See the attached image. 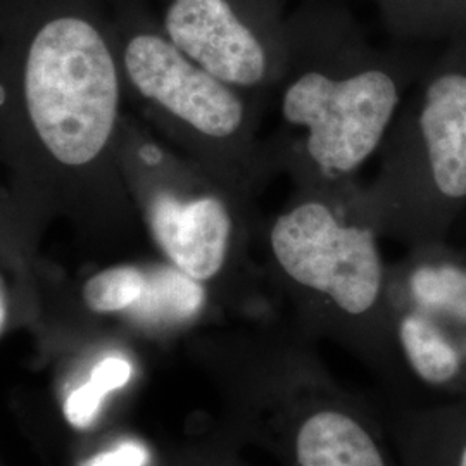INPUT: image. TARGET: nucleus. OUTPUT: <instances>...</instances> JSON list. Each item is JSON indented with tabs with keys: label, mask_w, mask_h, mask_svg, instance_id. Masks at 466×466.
<instances>
[{
	"label": "nucleus",
	"mask_w": 466,
	"mask_h": 466,
	"mask_svg": "<svg viewBox=\"0 0 466 466\" xmlns=\"http://www.w3.org/2000/svg\"><path fill=\"white\" fill-rule=\"evenodd\" d=\"M109 0H0V171L23 249L56 221L140 225L119 169L127 111Z\"/></svg>",
	"instance_id": "f257e3e1"
},
{
	"label": "nucleus",
	"mask_w": 466,
	"mask_h": 466,
	"mask_svg": "<svg viewBox=\"0 0 466 466\" xmlns=\"http://www.w3.org/2000/svg\"><path fill=\"white\" fill-rule=\"evenodd\" d=\"M287 28L289 63L279 84L283 134L273 157L298 188L354 182L400 115L410 65L368 46L333 11H299Z\"/></svg>",
	"instance_id": "f03ea898"
},
{
	"label": "nucleus",
	"mask_w": 466,
	"mask_h": 466,
	"mask_svg": "<svg viewBox=\"0 0 466 466\" xmlns=\"http://www.w3.org/2000/svg\"><path fill=\"white\" fill-rule=\"evenodd\" d=\"M367 188H298L268 228L271 273L304 330L329 337L387 377V280Z\"/></svg>",
	"instance_id": "7ed1b4c3"
},
{
	"label": "nucleus",
	"mask_w": 466,
	"mask_h": 466,
	"mask_svg": "<svg viewBox=\"0 0 466 466\" xmlns=\"http://www.w3.org/2000/svg\"><path fill=\"white\" fill-rule=\"evenodd\" d=\"M227 387L248 442L283 466H400L382 413L337 382L300 339L235 340Z\"/></svg>",
	"instance_id": "20e7f679"
},
{
	"label": "nucleus",
	"mask_w": 466,
	"mask_h": 466,
	"mask_svg": "<svg viewBox=\"0 0 466 466\" xmlns=\"http://www.w3.org/2000/svg\"><path fill=\"white\" fill-rule=\"evenodd\" d=\"M109 7L135 116L246 200L271 161L258 142L254 102L185 56L142 0H109Z\"/></svg>",
	"instance_id": "39448f33"
},
{
	"label": "nucleus",
	"mask_w": 466,
	"mask_h": 466,
	"mask_svg": "<svg viewBox=\"0 0 466 466\" xmlns=\"http://www.w3.org/2000/svg\"><path fill=\"white\" fill-rule=\"evenodd\" d=\"M367 196L382 237L410 249L448 242L466 211V42L406 96Z\"/></svg>",
	"instance_id": "423d86ee"
},
{
	"label": "nucleus",
	"mask_w": 466,
	"mask_h": 466,
	"mask_svg": "<svg viewBox=\"0 0 466 466\" xmlns=\"http://www.w3.org/2000/svg\"><path fill=\"white\" fill-rule=\"evenodd\" d=\"M117 156L135 213L163 259L208 289L221 282L244 249V200L130 111Z\"/></svg>",
	"instance_id": "0eeeda50"
},
{
	"label": "nucleus",
	"mask_w": 466,
	"mask_h": 466,
	"mask_svg": "<svg viewBox=\"0 0 466 466\" xmlns=\"http://www.w3.org/2000/svg\"><path fill=\"white\" fill-rule=\"evenodd\" d=\"M413 404L466 400V256L448 242L389 267L387 377Z\"/></svg>",
	"instance_id": "6e6552de"
},
{
	"label": "nucleus",
	"mask_w": 466,
	"mask_h": 466,
	"mask_svg": "<svg viewBox=\"0 0 466 466\" xmlns=\"http://www.w3.org/2000/svg\"><path fill=\"white\" fill-rule=\"evenodd\" d=\"M167 38L250 100L279 86L289 63L280 0H159Z\"/></svg>",
	"instance_id": "1a4fd4ad"
},
{
	"label": "nucleus",
	"mask_w": 466,
	"mask_h": 466,
	"mask_svg": "<svg viewBox=\"0 0 466 466\" xmlns=\"http://www.w3.org/2000/svg\"><path fill=\"white\" fill-rule=\"evenodd\" d=\"M382 418L400 466H466V400L394 404Z\"/></svg>",
	"instance_id": "9d476101"
},
{
	"label": "nucleus",
	"mask_w": 466,
	"mask_h": 466,
	"mask_svg": "<svg viewBox=\"0 0 466 466\" xmlns=\"http://www.w3.org/2000/svg\"><path fill=\"white\" fill-rule=\"evenodd\" d=\"M209 289L182 269L149 261V277L142 299L125 318V325L149 337H167L194 327L206 315Z\"/></svg>",
	"instance_id": "9b49d317"
},
{
	"label": "nucleus",
	"mask_w": 466,
	"mask_h": 466,
	"mask_svg": "<svg viewBox=\"0 0 466 466\" xmlns=\"http://www.w3.org/2000/svg\"><path fill=\"white\" fill-rule=\"evenodd\" d=\"M390 30L404 38L466 42V0H377Z\"/></svg>",
	"instance_id": "f8f14e48"
},
{
	"label": "nucleus",
	"mask_w": 466,
	"mask_h": 466,
	"mask_svg": "<svg viewBox=\"0 0 466 466\" xmlns=\"http://www.w3.org/2000/svg\"><path fill=\"white\" fill-rule=\"evenodd\" d=\"M149 277V261L117 263L102 268L85 279L80 302L94 317L117 318L125 321L142 299Z\"/></svg>",
	"instance_id": "ddd939ff"
},
{
	"label": "nucleus",
	"mask_w": 466,
	"mask_h": 466,
	"mask_svg": "<svg viewBox=\"0 0 466 466\" xmlns=\"http://www.w3.org/2000/svg\"><path fill=\"white\" fill-rule=\"evenodd\" d=\"M134 365L121 354H109L94 367L86 382L69 392L65 400L67 423L78 431L88 429L99 415L100 406L107 394L130 382Z\"/></svg>",
	"instance_id": "4468645a"
},
{
	"label": "nucleus",
	"mask_w": 466,
	"mask_h": 466,
	"mask_svg": "<svg viewBox=\"0 0 466 466\" xmlns=\"http://www.w3.org/2000/svg\"><path fill=\"white\" fill-rule=\"evenodd\" d=\"M149 461V452L135 441H125L113 450L104 451L90 458L84 466H146Z\"/></svg>",
	"instance_id": "2eb2a0df"
},
{
	"label": "nucleus",
	"mask_w": 466,
	"mask_h": 466,
	"mask_svg": "<svg viewBox=\"0 0 466 466\" xmlns=\"http://www.w3.org/2000/svg\"><path fill=\"white\" fill-rule=\"evenodd\" d=\"M0 227L9 230L2 221H0ZM4 248H11V249L23 250L19 248L16 240L7 235V233L0 232V249ZM11 313H13V292H11V287L7 283V279L0 268V335L5 330L9 319H11Z\"/></svg>",
	"instance_id": "dca6fc26"
},
{
	"label": "nucleus",
	"mask_w": 466,
	"mask_h": 466,
	"mask_svg": "<svg viewBox=\"0 0 466 466\" xmlns=\"http://www.w3.org/2000/svg\"><path fill=\"white\" fill-rule=\"evenodd\" d=\"M0 218H4L9 225V215H7V194H5V184H4V178H2V171H0ZM13 228V225H11Z\"/></svg>",
	"instance_id": "f3484780"
},
{
	"label": "nucleus",
	"mask_w": 466,
	"mask_h": 466,
	"mask_svg": "<svg viewBox=\"0 0 466 466\" xmlns=\"http://www.w3.org/2000/svg\"><path fill=\"white\" fill-rule=\"evenodd\" d=\"M215 466H242V465H237V463H221V465H215Z\"/></svg>",
	"instance_id": "a211bd4d"
}]
</instances>
